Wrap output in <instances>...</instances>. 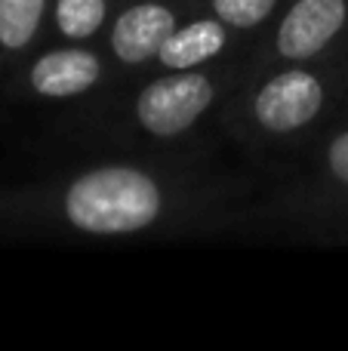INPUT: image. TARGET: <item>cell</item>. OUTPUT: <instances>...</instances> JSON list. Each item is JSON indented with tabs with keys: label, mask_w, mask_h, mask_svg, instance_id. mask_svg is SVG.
Returning <instances> with one entry per match:
<instances>
[{
	"label": "cell",
	"mask_w": 348,
	"mask_h": 351,
	"mask_svg": "<svg viewBox=\"0 0 348 351\" xmlns=\"http://www.w3.org/2000/svg\"><path fill=\"white\" fill-rule=\"evenodd\" d=\"M62 213L84 234L114 237L151 228L164 213L158 179L136 167H96L80 173L62 197Z\"/></svg>",
	"instance_id": "cell-1"
},
{
	"label": "cell",
	"mask_w": 348,
	"mask_h": 351,
	"mask_svg": "<svg viewBox=\"0 0 348 351\" xmlns=\"http://www.w3.org/2000/svg\"><path fill=\"white\" fill-rule=\"evenodd\" d=\"M216 99V84L203 71H170L151 80L136 99V121L148 136L173 139L191 130Z\"/></svg>",
	"instance_id": "cell-2"
},
{
	"label": "cell",
	"mask_w": 348,
	"mask_h": 351,
	"mask_svg": "<svg viewBox=\"0 0 348 351\" xmlns=\"http://www.w3.org/2000/svg\"><path fill=\"white\" fill-rule=\"evenodd\" d=\"M327 102V90L318 74L306 68H290L259 86L253 99V117L271 136H290L308 127L321 114Z\"/></svg>",
	"instance_id": "cell-3"
},
{
	"label": "cell",
	"mask_w": 348,
	"mask_h": 351,
	"mask_svg": "<svg viewBox=\"0 0 348 351\" xmlns=\"http://www.w3.org/2000/svg\"><path fill=\"white\" fill-rule=\"evenodd\" d=\"M348 22V0H293L275 34V49L287 62L318 59Z\"/></svg>",
	"instance_id": "cell-4"
},
{
	"label": "cell",
	"mask_w": 348,
	"mask_h": 351,
	"mask_svg": "<svg viewBox=\"0 0 348 351\" xmlns=\"http://www.w3.org/2000/svg\"><path fill=\"white\" fill-rule=\"evenodd\" d=\"M179 28L176 12L158 0H142L133 3L117 16L111 28V53L123 65H145L158 59L164 43Z\"/></svg>",
	"instance_id": "cell-5"
},
{
	"label": "cell",
	"mask_w": 348,
	"mask_h": 351,
	"mask_svg": "<svg viewBox=\"0 0 348 351\" xmlns=\"http://www.w3.org/2000/svg\"><path fill=\"white\" fill-rule=\"evenodd\" d=\"M102 80V62L90 49H49L31 65L28 86L43 99H71Z\"/></svg>",
	"instance_id": "cell-6"
},
{
	"label": "cell",
	"mask_w": 348,
	"mask_h": 351,
	"mask_svg": "<svg viewBox=\"0 0 348 351\" xmlns=\"http://www.w3.org/2000/svg\"><path fill=\"white\" fill-rule=\"evenodd\" d=\"M228 25L219 19H197L188 22L182 28H176L170 34V40L164 43L158 62L170 71H191V68H201L203 62L216 59V56L225 49L228 43Z\"/></svg>",
	"instance_id": "cell-7"
},
{
	"label": "cell",
	"mask_w": 348,
	"mask_h": 351,
	"mask_svg": "<svg viewBox=\"0 0 348 351\" xmlns=\"http://www.w3.org/2000/svg\"><path fill=\"white\" fill-rule=\"evenodd\" d=\"M47 0H0V49L22 53L37 37Z\"/></svg>",
	"instance_id": "cell-8"
},
{
	"label": "cell",
	"mask_w": 348,
	"mask_h": 351,
	"mask_svg": "<svg viewBox=\"0 0 348 351\" xmlns=\"http://www.w3.org/2000/svg\"><path fill=\"white\" fill-rule=\"evenodd\" d=\"M108 0H55V28L68 40H86L105 22Z\"/></svg>",
	"instance_id": "cell-9"
},
{
	"label": "cell",
	"mask_w": 348,
	"mask_h": 351,
	"mask_svg": "<svg viewBox=\"0 0 348 351\" xmlns=\"http://www.w3.org/2000/svg\"><path fill=\"white\" fill-rule=\"evenodd\" d=\"M277 0H213V16L228 28L250 31L275 12Z\"/></svg>",
	"instance_id": "cell-10"
},
{
	"label": "cell",
	"mask_w": 348,
	"mask_h": 351,
	"mask_svg": "<svg viewBox=\"0 0 348 351\" xmlns=\"http://www.w3.org/2000/svg\"><path fill=\"white\" fill-rule=\"evenodd\" d=\"M327 170L333 173V179L348 185V130L339 133L327 148Z\"/></svg>",
	"instance_id": "cell-11"
}]
</instances>
